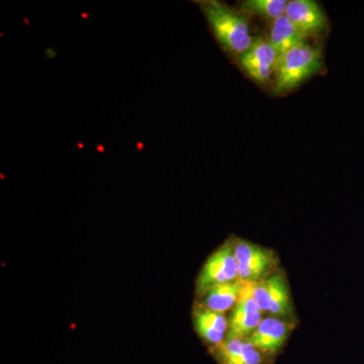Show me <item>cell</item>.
<instances>
[{"label":"cell","mask_w":364,"mask_h":364,"mask_svg":"<svg viewBox=\"0 0 364 364\" xmlns=\"http://www.w3.org/2000/svg\"><path fill=\"white\" fill-rule=\"evenodd\" d=\"M198 6L215 40L230 56L237 60L252 46L255 38L247 14L218 0L200 1Z\"/></svg>","instance_id":"obj_1"},{"label":"cell","mask_w":364,"mask_h":364,"mask_svg":"<svg viewBox=\"0 0 364 364\" xmlns=\"http://www.w3.org/2000/svg\"><path fill=\"white\" fill-rule=\"evenodd\" d=\"M322 48L306 43L280 55L273 78V93L289 95L324 69Z\"/></svg>","instance_id":"obj_2"},{"label":"cell","mask_w":364,"mask_h":364,"mask_svg":"<svg viewBox=\"0 0 364 364\" xmlns=\"http://www.w3.org/2000/svg\"><path fill=\"white\" fill-rule=\"evenodd\" d=\"M233 243L241 282L256 284L274 273L279 265V258L272 249L243 239H235Z\"/></svg>","instance_id":"obj_3"},{"label":"cell","mask_w":364,"mask_h":364,"mask_svg":"<svg viewBox=\"0 0 364 364\" xmlns=\"http://www.w3.org/2000/svg\"><path fill=\"white\" fill-rule=\"evenodd\" d=\"M237 280H240L238 261L235 256L233 240H229L205 261L196 282V291L200 294H207L213 287Z\"/></svg>","instance_id":"obj_4"},{"label":"cell","mask_w":364,"mask_h":364,"mask_svg":"<svg viewBox=\"0 0 364 364\" xmlns=\"http://www.w3.org/2000/svg\"><path fill=\"white\" fill-rule=\"evenodd\" d=\"M252 284V294L261 312L272 314L273 317L289 318L293 314L291 293L284 273L277 272L272 277Z\"/></svg>","instance_id":"obj_5"},{"label":"cell","mask_w":364,"mask_h":364,"mask_svg":"<svg viewBox=\"0 0 364 364\" xmlns=\"http://www.w3.org/2000/svg\"><path fill=\"white\" fill-rule=\"evenodd\" d=\"M279 55L267 37L254 39L252 46L237 59L241 70L259 85H267L274 76Z\"/></svg>","instance_id":"obj_6"},{"label":"cell","mask_w":364,"mask_h":364,"mask_svg":"<svg viewBox=\"0 0 364 364\" xmlns=\"http://www.w3.org/2000/svg\"><path fill=\"white\" fill-rule=\"evenodd\" d=\"M262 314L254 299L252 284H245L228 322L226 338H247L257 329L262 321Z\"/></svg>","instance_id":"obj_7"},{"label":"cell","mask_w":364,"mask_h":364,"mask_svg":"<svg viewBox=\"0 0 364 364\" xmlns=\"http://www.w3.org/2000/svg\"><path fill=\"white\" fill-rule=\"evenodd\" d=\"M284 16L308 39L318 37L329 28L324 9L315 0H291Z\"/></svg>","instance_id":"obj_8"},{"label":"cell","mask_w":364,"mask_h":364,"mask_svg":"<svg viewBox=\"0 0 364 364\" xmlns=\"http://www.w3.org/2000/svg\"><path fill=\"white\" fill-rule=\"evenodd\" d=\"M294 325L282 318L270 317L261 321L257 329L248 337L261 352L272 358L284 346Z\"/></svg>","instance_id":"obj_9"},{"label":"cell","mask_w":364,"mask_h":364,"mask_svg":"<svg viewBox=\"0 0 364 364\" xmlns=\"http://www.w3.org/2000/svg\"><path fill=\"white\" fill-rule=\"evenodd\" d=\"M215 359L220 364H269L267 354L256 348L247 338H226L214 347Z\"/></svg>","instance_id":"obj_10"},{"label":"cell","mask_w":364,"mask_h":364,"mask_svg":"<svg viewBox=\"0 0 364 364\" xmlns=\"http://www.w3.org/2000/svg\"><path fill=\"white\" fill-rule=\"evenodd\" d=\"M193 320L196 331L207 343L217 347L224 342L228 330L224 314L213 312L205 306H198L193 314Z\"/></svg>","instance_id":"obj_11"},{"label":"cell","mask_w":364,"mask_h":364,"mask_svg":"<svg viewBox=\"0 0 364 364\" xmlns=\"http://www.w3.org/2000/svg\"><path fill=\"white\" fill-rule=\"evenodd\" d=\"M267 39L279 55L284 54L299 45L306 44L308 38L303 35L286 16L270 23Z\"/></svg>","instance_id":"obj_12"},{"label":"cell","mask_w":364,"mask_h":364,"mask_svg":"<svg viewBox=\"0 0 364 364\" xmlns=\"http://www.w3.org/2000/svg\"><path fill=\"white\" fill-rule=\"evenodd\" d=\"M244 287H245V282L237 280L230 284H220L213 287L207 293L205 308L215 313L227 312L238 303Z\"/></svg>","instance_id":"obj_13"},{"label":"cell","mask_w":364,"mask_h":364,"mask_svg":"<svg viewBox=\"0 0 364 364\" xmlns=\"http://www.w3.org/2000/svg\"><path fill=\"white\" fill-rule=\"evenodd\" d=\"M287 4V0H244L239 4V11L272 23L286 14Z\"/></svg>","instance_id":"obj_14"}]
</instances>
